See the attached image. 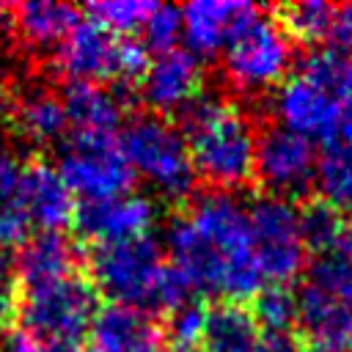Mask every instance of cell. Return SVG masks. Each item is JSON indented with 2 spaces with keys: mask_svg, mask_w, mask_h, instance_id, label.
I'll return each mask as SVG.
<instances>
[{
  "mask_svg": "<svg viewBox=\"0 0 352 352\" xmlns=\"http://www.w3.org/2000/svg\"><path fill=\"white\" fill-rule=\"evenodd\" d=\"M168 250L195 292L242 302L264 289L248 206L226 192H206L176 214L168 226Z\"/></svg>",
  "mask_w": 352,
  "mask_h": 352,
  "instance_id": "6da1fadb",
  "label": "cell"
},
{
  "mask_svg": "<svg viewBox=\"0 0 352 352\" xmlns=\"http://www.w3.org/2000/svg\"><path fill=\"white\" fill-rule=\"evenodd\" d=\"M182 135L195 173L223 190L242 187L256 173V146L250 118L228 99L198 96L182 121Z\"/></svg>",
  "mask_w": 352,
  "mask_h": 352,
  "instance_id": "7a4b0ae2",
  "label": "cell"
},
{
  "mask_svg": "<svg viewBox=\"0 0 352 352\" xmlns=\"http://www.w3.org/2000/svg\"><path fill=\"white\" fill-rule=\"evenodd\" d=\"M19 324L44 352H80L99 314L96 286L72 272L36 286H22Z\"/></svg>",
  "mask_w": 352,
  "mask_h": 352,
  "instance_id": "3957f363",
  "label": "cell"
},
{
  "mask_svg": "<svg viewBox=\"0 0 352 352\" xmlns=\"http://www.w3.org/2000/svg\"><path fill=\"white\" fill-rule=\"evenodd\" d=\"M121 151L132 168L162 198H184L192 190L195 168L179 126L157 113H143L124 126Z\"/></svg>",
  "mask_w": 352,
  "mask_h": 352,
  "instance_id": "277c9868",
  "label": "cell"
},
{
  "mask_svg": "<svg viewBox=\"0 0 352 352\" xmlns=\"http://www.w3.org/2000/svg\"><path fill=\"white\" fill-rule=\"evenodd\" d=\"M162 245L151 236H135L124 242L96 245L91 256V272L96 292L107 294L113 305L124 308H157V294L165 278Z\"/></svg>",
  "mask_w": 352,
  "mask_h": 352,
  "instance_id": "5b68a950",
  "label": "cell"
},
{
  "mask_svg": "<svg viewBox=\"0 0 352 352\" xmlns=\"http://www.w3.org/2000/svg\"><path fill=\"white\" fill-rule=\"evenodd\" d=\"M58 69L72 82H104L143 77L148 52L138 41H126L94 19L77 22L55 55Z\"/></svg>",
  "mask_w": 352,
  "mask_h": 352,
  "instance_id": "8992f818",
  "label": "cell"
},
{
  "mask_svg": "<svg viewBox=\"0 0 352 352\" xmlns=\"http://www.w3.org/2000/svg\"><path fill=\"white\" fill-rule=\"evenodd\" d=\"M58 173L72 190V195L91 201H107L126 195L135 173L113 138L104 135H74L60 151Z\"/></svg>",
  "mask_w": 352,
  "mask_h": 352,
  "instance_id": "52a82bcc",
  "label": "cell"
},
{
  "mask_svg": "<svg viewBox=\"0 0 352 352\" xmlns=\"http://www.w3.org/2000/svg\"><path fill=\"white\" fill-rule=\"evenodd\" d=\"M223 52L228 82L250 94L280 82L292 63V47L283 28L272 19H264L261 14L250 19Z\"/></svg>",
  "mask_w": 352,
  "mask_h": 352,
  "instance_id": "ba28073f",
  "label": "cell"
},
{
  "mask_svg": "<svg viewBox=\"0 0 352 352\" xmlns=\"http://www.w3.org/2000/svg\"><path fill=\"white\" fill-rule=\"evenodd\" d=\"M248 214L264 278L275 286H286L292 278H297L305 261L300 212L286 198L267 195L256 198L248 206Z\"/></svg>",
  "mask_w": 352,
  "mask_h": 352,
  "instance_id": "9c48e42d",
  "label": "cell"
},
{
  "mask_svg": "<svg viewBox=\"0 0 352 352\" xmlns=\"http://www.w3.org/2000/svg\"><path fill=\"white\" fill-rule=\"evenodd\" d=\"M346 104L338 102L333 94H327L319 82L305 77L302 72L292 74L275 96V116L280 118V126L292 129L294 135L305 140H322V143H336L341 118H344Z\"/></svg>",
  "mask_w": 352,
  "mask_h": 352,
  "instance_id": "30bf717a",
  "label": "cell"
},
{
  "mask_svg": "<svg viewBox=\"0 0 352 352\" xmlns=\"http://www.w3.org/2000/svg\"><path fill=\"white\" fill-rule=\"evenodd\" d=\"M256 176L278 195H300L316 179L314 143L286 126H270L256 146Z\"/></svg>",
  "mask_w": 352,
  "mask_h": 352,
  "instance_id": "8fae6325",
  "label": "cell"
},
{
  "mask_svg": "<svg viewBox=\"0 0 352 352\" xmlns=\"http://www.w3.org/2000/svg\"><path fill=\"white\" fill-rule=\"evenodd\" d=\"M157 217V209L148 198L143 195H118L107 201H91L80 204L74 212L77 231L96 245H110V242H124L148 234L151 223Z\"/></svg>",
  "mask_w": 352,
  "mask_h": 352,
  "instance_id": "7c38bea8",
  "label": "cell"
},
{
  "mask_svg": "<svg viewBox=\"0 0 352 352\" xmlns=\"http://www.w3.org/2000/svg\"><path fill=\"white\" fill-rule=\"evenodd\" d=\"M258 11L250 3L236 0H198L182 8V38L187 52L217 55L228 47V41L250 22Z\"/></svg>",
  "mask_w": 352,
  "mask_h": 352,
  "instance_id": "4fadbf2b",
  "label": "cell"
},
{
  "mask_svg": "<svg viewBox=\"0 0 352 352\" xmlns=\"http://www.w3.org/2000/svg\"><path fill=\"white\" fill-rule=\"evenodd\" d=\"M201 82L204 69L198 58L184 50H170L165 55H157L146 66L140 91L148 107H154L157 113H176L187 110L201 96Z\"/></svg>",
  "mask_w": 352,
  "mask_h": 352,
  "instance_id": "5bb4252c",
  "label": "cell"
},
{
  "mask_svg": "<svg viewBox=\"0 0 352 352\" xmlns=\"http://www.w3.org/2000/svg\"><path fill=\"white\" fill-rule=\"evenodd\" d=\"M297 324L311 352L352 349V308L314 283H305L297 294Z\"/></svg>",
  "mask_w": 352,
  "mask_h": 352,
  "instance_id": "9a60e30c",
  "label": "cell"
},
{
  "mask_svg": "<svg viewBox=\"0 0 352 352\" xmlns=\"http://www.w3.org/2000/svg\"><path fill=\"white\" fill-rule=\"evenodd\" d=\"M25 209L30 226L41 234H60L74 214V195L60 179L58 168L33 162L25 170Z\"/></svg>",
  "mask_w": 352,
  "mask_h": 352,
  "instance_id": "2e32d148",
  "label": "cell"
},
{
  "mask_svg": "<svg viewBox=\"0 0 352 352\" xmlns=\"http://www.w3.org/2000/svg\"><path fill=\"white\" fill-rule=\"evenodd\" d=\"M66 107L69 126L74 135H104L113 138L124 116V102L116 91L99 82H72L60 96Z\"/></svg>",
  "mask_w": 352,
  "mask_h": 352,
  "instance_id": "e0dca14e",
  "label": "cell"
},
{
  "mask_svg": "<svg viewBox=\"0 0 352 352\" xmlns=\"http://www.w3.org/2000/svg\"><path fill=\"white\" fill-rule=\"evenodd\" d=\"M11 124L33 146H52L69 129L63 99L50 88H25L11 107Z\"/></svg>",
  "mask_w": 352,
  "mask_h": 352,
  "instance_id": "ac0fdd59",
  "label": "cell"
},
{
  "mask_svg": "<svg viewBox=\"0 0 352 352\" xmlns=\"http://www.w3.org/2000/svg\"><path fill=\"white\" fill-rule=\"evenodd\" d=\"M14 30L19 41L28 50L44 52L55 50L66 41V36L77 25V11L69 3H55V0H30L14 6Z\"/></svg>",
  "mask_w": 352,
  "mask_h": 352,
  "instance_id": "d6986e66",
  "label": "cell"
},
{
  "mask_svg": "<svg viewBox=\"0 0 352 352\" xmlns=\"http://www.w3.org/2000/svg\"><path fill=\"white\" fill-rule=\"evenodd\" d=\"M258 319L242 302H217L204 311L201 352H253L258 344Z\"/></svg>",
  "mask_w": 352,
  "mask_h": 352,
  "instance_id": "ffe728a7",
  "label": "cell"
},
{
  "mask_svg": "<svg viewBox=\"0 0 352 352\" xmlns=\"http://www.w3.org/2000/svg\"><path fill=\"white\" fill-rule=\"evenodd\" d=\"M91 344L126 352H157L160 333L146 311L110 305L96 314L91 327Z\"/></svg>",
  "mask_w": 352,
  "mask_h": 352,
  "instance_id": "44dd1931",
  "label": "cell"
},
{
  "mask_svg": "<svg viewBox=\"0 0 352 352\" xmlns=\"http://www.w3.org/2000/svg\"><path fill=\"white\" fill-rule=\"evenodd\" d=\"M72 272H77V250L63 234H38L19 250L16 275L22 286L47 283Z\"/></svg>",
  "mask_w": 352,
  "mask_h": 352,
  "instance_id": "7402d4cb",
  "label": "cell"
},
{
  "mask_svg": "<svg viewBox=\"0 0 352 352\" xmlns=\"http://www.w3.org/2000/svg\"><path fill=\"white\" fill-rule=\"evenodd\" d=\"M25 170L28 162L8 146H0V245L25 239L30 220L25 209Z\"/></svg>",
  "mask_w": 352,
  "mask_h": 352,
  "instance_id": "603a6c76",
  "label": "cell"
},
{
  "mask_svg": "<svg viewBox=\"0 0 352 352\" xmlns=\"http://www.w3.org/2000/svg\"><path fill=\"white\" fill-rule=\"evenodd\" d=\"M305 77L319 82L327 94H333L338 102L352 104V52L322 47L302 58L300 69Z\"/></svg>",
  "mask_w": 352,
  "mask_h": 352,
  "instance_id": "cb8c5ba5",
  "label": "cell"
},
{
  "mask_svg": "<svg viewBox=\"0 0 352 352\" xmlns=\"http://www.w3.org/2000/svg\"><path fill=\"white\" fill-rule=\"evenodd\" d=\"M319 190L324 204L338 212H352V146L330 143L322 160L316 162Z\"/></svg>",
  "mask_w": 352,
  "mask_h": 352,
  "instance_id": "d4e9b609",
  "label": "cell"
},
{
  "mask_svg": "<svg viewBox=\"0 0 352 352\" xmlns=\"http://www.w3.org/2000/svg\"><path fill=\"white\" fill-rule=\"evenodd\" d=\"M336 6L322 0L292 3L280 8V28L305 44H327Z\"/></svg>",
  "mask_w": 352,
  "mask_h": 352,
  "instance_id": "484cf974",
  "label": "cell"
},
{
  "mask_svg": "<svg viewBox=\"0 0 352 352\" xmlns=\"http://www.w3.org/2000/svg\"><path fill=\"white\" fill-rule=\"evenodd\" d=\"M300 226H302V239H305V248L316 250L319 256L330 253L346 226L344 214L338 209H333L330 204L319 201V204H311L302 214H300Z\"/></svg>",
  "mask_w": 352,
  "mask_h": 352,
  "instance_id": "4316f807",
  "label": "cell"
},
{
  "mask_svg": "<svg viewBox=\"0 0 352 352\" xmlns=\"http://www.w3.org/2000/svg\"><path fill=\"white\" fill-rule=\"evenodd\" d=\"M154 8L157 3H146V0H104V3L91 6V14H94V22L121 36V33L143 30Z\"/></svg>",
  "mask_w": 352,
  "mask_h": 352,
  "instance_id": "83f0119b",
  "label": "cell"
},
{
  "mask_svg": "<svg viewBox=\"0 0 352 352\" xmlns=\"http://www.w3.org/2000/svg\"><path fill=\"white\" fill-rule=\"evenodd\" d=\"M308 283L319 286L322 292L333 294L336 300L352 308V258L338 253H324L311 264Z\"/></svg>",
  "mask_w": 352,
  "mask_h": 352,
  "instance_id": "f1b7e54d",
  "label": "cell"
},
{
  "mask_svg": "<svg viewBox=\"0 0 352 352\" xmlns=\"http://www.w3.org/2000/svg\"><path fill=\"white\" fill-rule=\"evenodd\" d=\"M258 324H267L270 333H286L292 322H297V297L286 286H264L256 294L253 308Z\"/></svg>",
  "mask_w": 352,
  "mask_h": 352,
  "instance_id": "f546056e",
  "label": "cell"
},
{
  "mask_svg": "<svg viewBox=\"0 0 352 352\" xmlns=\"http://www.w3.org/2000/svg\"><path fill=\"white\" fill-rule=\"evenodd\" d=\"M140 33H143L146 52L165 55V52L176 50V41L182 38V11L173 6H157Z\"/></svg>",
  "mask_w": 352,
  "mask_h": 352,
  "instance_id": "4dcf8cb0",
  "label": "cell"
},
{
  "mask_svg": "<svg viewBox=\"0 0 352 352\" xmlns=\"http://www.w3.org/2000/svg\"><path fill=\"white\" fill-rule=\"evenodd\" d=\"M201 324H204V308L190 302V305L173 311L170 330L176 336V344H192L195 338H201Z\"/></svg>",
  "mask_w": 352,
  "mask_h": 352,
  "instance_id": "1f68e13d",
  "label": "cell"
},
{
  "mask_svg": "<svg viewBox=\"0 0 352 352\" xmlns=\"http://www.w3.org/2000/svg\"><path fill=\"white\" fill-rule=\"evenodd\" d=\"M327 47L352 52V3L336 6V11H333V25H330V36H327Z\"/></svg>",
  "mask_w": 352,
  "mask_h": 352,
  "instance_id": "d6a6232c",
  "label": "cell"
},
{
  "mask_svg": "<svg viewBox=\"0 0 352 352\" xmlns=\"http://www.w3.org/2000/svg\"><path fill=\"white\" fill-rule=\"evenodd\" d=\"M253 352H305V346L289 333H267L258 338Z\"/></svg>",
  "mask_w": 352,
  "mask_h": 352,
  "instance_id": "836d02e7",
  "label": "cell"
},
{
  "mask_svg": "<svg viewBox=\"0 0 352 352\" xmlns=\"http://www.w3.org/2000/svg\"><path fill=\"white\" fill-rule=\"evenodd\" d=\"M0 352H44L33 338H28L25 333H14L0 344Z\"/></svg>",
  "mask_w": 352,
  "mask_h": 352,
  "instance_id": "e575fe53",
  "label": "cell"
},
{
  "mask_svg": "<svg viewBox=\"0 0 352 352\" xmlns=\"http://www.w3.org/2000/svg\"><path fill=\"white\" fill-rule=\"evenodd\" d=\"M336 143H349L352 146V104H346L344 118H341V129H338V140Z\"/></svg>",
  "mask_w": 352,
  "mask_h": 352,
  "instance_id": "d590c367",
  "label": "cell"
},
{
  "mask_svg": "<svg viewBox=\"0 0 352 352\" xmlns=\"http://www.w3.org/2000/svg\"><path fill=\"white\" fill-rule=\"evenodd\" d=\"M165 352H201V349H195L192 344H173V346H168Z\"/></svg>",
  "mask_w": 352,
  "mask_h": 352,
  "instance_id": "8d00e7d4",
  "label": "cell"
},
{
  "mask_svg": "<svg viewBox=\"0 0 352 352\" xmlns=\"http://www.w3.org/2000/svg\"><path fill=\"white\" fill-rule=\"evenodd\" d=\"M85 352H126V349H110V346H96V344H91Z\"/></svg>",
  "mask_w": 352,
  "mask_h": 352,
  "instance_id": "74e56055",
  "label": "cell"
},
{
  "mask_svg": "<svg viewBox=\"0 0 352 352\" xmlns=\"http://www.w3.org/2000/svg\"><path fill=\"white\" fill-rule=\"evenodd\" d=\"M3 302L6 300H3V264H0V311H3Z\"/></svg>",
  "mask_w": 352,
  "mask_h": 352,
  "instance_id": "f35d334b",
  "label": "cell"
},
{
  "mask_svg": "<svg viewBox=\"0 0 352 352\" xmlns=\"http://www.w3.org/2000/svg\"><path fill=\"white\" fill-rule=\"evenodd\" d=\"M3 107H6V88L0 85V113H3Z\"/></svg>",
  "mask_w": 352,
  "mask_h": 352,
  "instance_id": "ab89813d",
  "label": "cell"
}]
</instances>
